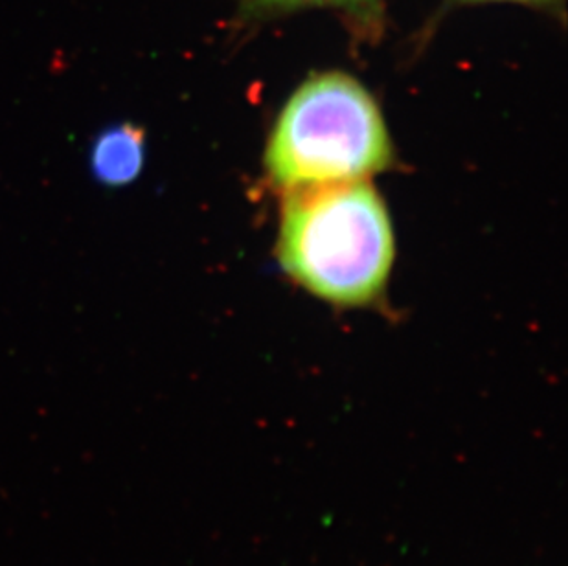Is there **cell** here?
<instances>
[{
    "mask_svg": "<svg viewBox=\"0 0 568 566\" xmlns=\"http://www.w3.org/2000/svg\"><path fill=\"white\" fill-rule=\"evenodd\" d=\"M396 256L390 215L368 181L285 193L276 257L307 293L343 307L385 294Z\"/></svg>",
    "mask_w": 568,
    "mask_h": 566,
    "instance_id": "1",
    "label": "cell"
},
{
    "mask_svg": "<svg viewBox=\"0 0 568 566\" xmlns=\"http://www.w3.org/2000/svg\"><path fill=\"white\" fill-rule=\"evenodd\" d=\"M265 170L282 192L368 181L394 164V145L376 98L344 72L312 75L280 111Z\"/></svg>",
    "mask_w": 568,
    "mask_h": 566,
    "instance_id": "2",
    "label": "cell"
},
{
    "mask_svg": "<svg viewBox=\"0 0 568 566\" xmlns=\"http://www.w3.org/2000/svg\"><path fill=\"white\" fill-rule=\"evenodd\" d=\"M144 133L131 123L98 134L91 150V170L105 186H125L144 168Z\"/></svg>",
    "mask_w": 568,
    "mask_h": 566,
    "instance_id": "3",
    "label": "cell"
},
{
    "mask_svg": "<svg viewBox=\"0 0 568 566\" xmlns=\"http://www.w3.org/2000/svg\"><path fill=\"white\" fill-rule=\"evenodd\" d=\"M248 16L267 17L302 8H333L343 11L365 32H377L381 24V0H242Z\"/></svg>",
    "mask_w": 568,
    "mask_h": 566,
    "instance_id": "4",
    "label": "cell"
},
{
    "mask_svg": "<svg viewBox=\"0 0 568 566\" xmlns=\"http://www.w3.org/2000/svg\"><path fill=\"white\" fill-rule=\"evenodd\" d=\"M480 2H488V0H480ZM506 2H548V0H506Z\"/></svg>",
    "mask_w": 568,
    "mask_h": 566,
    "instance_id": "5",
    "label": "cell"
}]
</instances>
